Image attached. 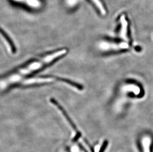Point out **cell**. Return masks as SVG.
<instances>
[{
    "label": "cell",
    "instance_id": "obj_1",
    "mask_svg": "<svg viewBox=\"0 0 153 152\" xmlns=\"http://www.w3.org/2000/svg\"><path fill=\"white\" fill-rule=\"evenodd\" d=\"M0 34L3 36V37L4 38V39H6V40L7 41V43H9V45H10V48H11L12 52L13 53H16V46H15V44L13 43V42L12 39H10V36L7 34V33H6V32L4 31L1 27V26H0Z\"/></svg>",
    "mask_w": 153,
    "mask_h": 152
},
{
    "label": "cell",
    "instance_id": "obj_2",
    "mask_svg": "<svg viewBox=\"0 0 153 152\" xmlns=\"http://www.w3.org/2000/svg\"><path fill=\"white\" fill-rule=\"evenodd\" d=\"M50 101L52 102V103L54 104V105H56L57 107H58V109H59V110L61 111V112H62V113L63 114V115H64V116L65 117V118L68 120V121L70 124H71V125H72V127L73 128H75V126L74 125V123H73V122L71 121V119L69 118V117L68 116V114L67 113L66 111H65V110L64 109V108L62 107V106H61L60 104H59V103H58L57 101H56L55 99H53V98H51L50 99Z\"/></svg>",
    "mask_w": 153,
    "mask_h": 152
},
{
    "label": "cell",
    "instance_id": "obj_3",
    "mask_svg": "<svg viewBox=\"0 0 153 152\" xmlns=\"http://www.w3.org/2000/svg\"><path fill=\"white\" fill-rule=\"evenodd\" d=\"M58 80H62V82H65L66 83H68L69 84V85H71L72 86H74V87H76L77 89H82V86L81 85H79L78 83H76L75 82H73V81H71V80H69L68 79H65V78H61V77H58Z\"/></svg>",
    "mask_w": 153,
    "mask_h": 152
}]
</instances>
